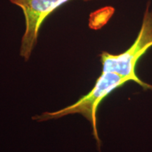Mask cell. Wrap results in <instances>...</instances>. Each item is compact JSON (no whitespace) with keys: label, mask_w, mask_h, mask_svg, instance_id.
I'll use <instances>...</instances> for the list:
<instances>
[{"label":"cell","mask_w":152,"mask_h":152,"mask_svg":"<svg viewBox=\"0 0 152 152\" xmlns=\"http://www.w3.org/2000/svg\"><path fill=\"white\" fill-rule=\"evenodd\" d=\"M152 47V10L149 2L144 11L141 28L130 48L120 54L103 52L100 54L102 72L115 73L137 83L144 90H152V85L144 83L136 73V66L141 57Z\"/></svg>","instance_id":"cell-1"},{"label":"cell","mask_w":152,"mask_h":152,"mask_svg":"<svg viewBox=\"0 0 152 152\" xmlns=\"http://www.w3.org/2000/svg\"><path fill=\"white\" fill-rule=\"evenodd\" d=\"M129 80L123 76L115 73L102 72L96 84L88 94L80 99L72 105L54 112H45L40 115L34 117L38 121L59 118L69 114L79 113L86 118L92 124L93 134L97 142L98 149L100 151L101 141L96 129V111L101 102L118 87H122Z\"/></svg>","instance_id":"cell-2"},{"label":"cell","mask_w":152,"mask_h":152,"mask_svg":"<svg viewBox=\"0 0 152 152\" xmlns=\"http://www.w3.org/2000/svg\"><path fill=\"white\" fill-rule=\"evenodd\" d=\"M22 9L26 30L22 37L20 56L28 61L37 42L42 24L53 11L71 0H10ZM87 1V0H86Z\"/></svg>","instance_id":"cell-3"}]
</instances>
